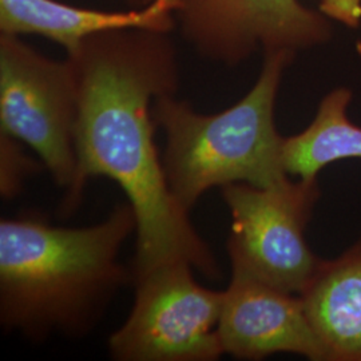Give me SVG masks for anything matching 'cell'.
Returning <instances> with one entry per match:
<instances>
[{
  "mask_svg": "<svg viewBox=\"0 0 361 361\" xmlns=\"http://www.w3.org/2000/svg\"><path fill=\"white\" fill-rule=\"evenodd\" d=\"M67 58L78 78V166L61 213L71 216L87 180L106 177L122 189L137 219L133 283L174 261L217 280V259L170 192L155 145L154 101L177 94L180 86L178 56L169 34L107 31L87 39Z\"/></svg>",
  "mask_w": 361,
  "mask_h": 361,
  "instance_id": "1",
  "label": "cell"
},
{
  "mask_svg": "<svg viewBox=\"0 0 361 361\" xmlns=\"http://www.w3.org/2000/svg\"><path fill=\"white\" fill-rule=\"evenodd\" d=\"M135 231L129 202L83 228L56 226L38 213L1 219L3 329L38 344L54 335H89L116 295L133 284L119 253Z\"/></svg>",
  "mask_w": 361,
  "mask_h": 361,
  "instance_id": "2",
  "label": "cell"
},
{
  "mask_svg": "<svg viewBox=\"0 0 361 361\" xmlns=\"http://www.w3.org/2000/svg\"><path fill=\"white\" fill-rule=\"evenodd\" d=\"M296 54H264L253 87L231 107L202 114L176 94L157 98L153 116L165 134L162 165L169 189L190 212L207 190L231 183L271 186L289 178L284 138L276 126V101Z\"/></svg>",
  "mask_w": 361,
  "mask_h": 361,
  "instance_id": "3",
  "label": "cell"
},
{
  "mask_svg": "<svg viewBox=\"0 0 361 361\" xmlns=\"http://www.w3.org/2000/svg\"><path fill=\"white\" fill-rule=\"evenodd\" d=\"M78 78L74 63L0 34V133L25 143L65 189L77 178Z\"/></svg>",
  "mask_w": 361,
  "mask_h": 361,
  "instance_id": "4",
  "label": "cell"
},
{
  "mask_svg": "<svg viewBox=\"0 0 361 361\" xmlns=\"http://www.w3.org/2000/svg\"><path fill=\"white\" fill-rule=\"evenodd\" d=\"M219 190L232 217L231 264L301 296L323 261L307 240V228L322 195L319 178L289 177L265 188L231 183Z\"/></svg>",
  "mask_w": 361,
  "mask_h": 361,
  "instance_id": "5",
  "label": "cell"
},
{
  "mask_svg": "<svg viewBox=\"0 0 361 361\" xmlns=\"http://www.w3.org/2000/svg\"><path fill=\"white\" fill-rule=\"evenodd\" d=\"M193 271L174 261L134 280L129 316L107 341L113 360H219L224 290L198 284Z\"/></svg>",
  "mask_w": 361,
  "mask_h": 361,
  "instance_id": "6",
  "label": "cell"
},
{
  "mask_svg": "<svg viewBox=\"0 0 361 361\" xmlns=\"http://www.w3.org/2000/svg\"><path fill=\"white\" fill-rule=\"evenodd\" d=\"M176 20L202 58L232 67L258 50L297 54L332 35L331 20L300 0H180Z\"/></svg>",
  "mask_w": 361,
  "mask_h": 361,
  "instance_id": "7",
  "label": "cell"
},
{
  "mask_svg": "<svg viewBox=\"0 0 361 361\" xmlns=\"http://www.w3.org/2000/svg\"><path fill=\"white\" fill-rule=\"evenodd\" d=\"M224 290L219 337L224 355L238 360H262L292 353L328 361V353L310 323L300 295L262 281L238 265Z\"/></svg>",
  "mask_w": 361,
  "mask_h": 361,
  "instance_id": "8",
  "label": "cell"
},
{
  "mask_svg": "<svg viewBox=\"0 0 361 361\" xmlns=\"http://www.w3.org/2000/svg\"><path fill=\"white\" fill-rule=\"evenodd\" d=\"M180 0H152L129 11H104L59 0H0V34L38 35L74 56L91 37L114 30H152L170 34Z\"/></svg>",
  "mask_w": 361,
  "mask_h": 361,
  "instance_id": "9",
  "label": "cell"
},
{
  "mask_svg": "<svg viewBox=\"0 0 361 361\" xmlns=\"http://www.w3.org/2000/svg\"><path fill=\"white\" fill-rule=\"evenodd\" d=\"M301 297L328 361H361V235L322 261Z\"/></svg>",
  "mask_w": 361,
  "mask_h": 361,
  "instance_id": "10",
  "label": "cell"
},
{
  "mask_svg": "<svg viewBox=\"0 0 361 361\" xmlns=\"http://www.w3.org/2000/svg\"><path fill=\"white\" fill-rule=\"evenodd\" d=\"M352 90L336 87L319 104L307 129L284 138V166L289 177L319 178L324 168L347 158L361 159V126L348 116Z\"/></svg>",
  "mask_w": 361,
  "mask_h": 361,
  "instance_id": "11",
  "label": "cell"
},
{
  "mask_svg": "<svg viewBox=\"0 0 361 361\" xmlns=\"http://www.w3.org/2000/svg\"><path fill=\"white\" fill-rule=\"evenodd\" d=\"M26 147L25 143L0 133V195L3 200L16 198L26 180L46 169Z\"/></svg>",
  "mask_w": 361,
  "mask_h": 361,
  "instance_id": "12",
  "label": "cell"
},
{
  "mask_svg": "<svg viewBox=\"0 0 361 361\" xmlns=\"http://www.w3.org/2000/svg\"><path fill=\"white\" fill-rule=\"evenodd\" d=\"M319 11L348 28L360 26L361 0H320Z\"/></svg>",
  "mask_w": 361,
  "mask_h": 361,
  "instance_id": "13",
  "label": "cell"
},
{
  "mask_svg": "<svg viewBox=\"0 0 361 361\" xmlns=\"http://www.w3.org/2000/svg\"><path fill=\"white\" fill-rule=\"evenodd\" d=\"M129 6L131 7H134V8H137V7H143V6H146L147 3H150L152 0H125Z\"/></svg>",
  "mask_w": 361,
  "mask_h": 361,
  "instance_id": "14",
  "label": "cell"
}]
</instances>
